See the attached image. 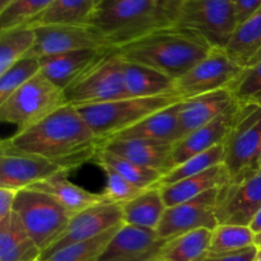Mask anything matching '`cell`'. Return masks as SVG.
<instances>
[{
    "label": "cell",
    "instance_id": "cell-38",
    "mask_svg": "<svg viewBox=\"0 0 261 261\" xmlns=\"http://www.w3.org/2000/svg\"><path fill=\"white\" fill-rule=\"evenodd\" d=\"M229 89L237 102L249 103L250 99L261 92V61L244 68L239 78L231 84Z\"/></svg>",
    "mask_w": 261,
    "mask_h": 261
},
{
    "label": "cell",
    "instance_id": "cell-25",
    "mask_svg": "<svg viewBox=\"0 0 261 261\" xmlns=\"http://www.w3.org/2000/svg\"><path fill=\"white\" fill-rule=\"evenodd\" d=\"M124 63V75L130 97H158L176 93V79L149 66Z\"/></svg>",
    "mask_w": 261,
    "mask_h": 261
},
{
    "label": "cell",
    "instance_id": "cell-41",
    "mask_svg": "<svg viewBox=\"0 0 261 261\" xmlns=\"http://www.w3.org/2000/svg\"><path fill=\"white\" fill-rule=\"evenodd\" d=\"M17 193L12 189L0 188V223L12 216Z\"/></svg>",
    "mask_w": 261,
    "mask_h": 261
},
{
    "label": "cell",
    "instance_id": "cell-1",
    "mask_svg": "<svg viewBox=\"0 0 261 261\" xmlns=\"http://www.w3.org/2000/svg\"><path fill=\"white\" fill-rule=\"evenodd\" d=\"M4 142L13 149L45 158L68 171L96 160L102 145L76 107L68 103Z\"/></svg>",
    "mask_w": 261,
    "mask_h": 261
},
{
    "label": "cell",
    "instance_id": "cell-8",
    "mask_svg": "<svg viewBox=\"0 0 261 261\" xmlns=\"http://www.w3.org/2000/svg\"><path fill=\"white\" fill-rule=\"evenodd\" d=\"M64 92L66 103L74 107L129 98L130 94L125 83L124 63L119 56L110 51V55L102 63Z\"/></svg>",
    "mask_w": 261,
    "mask_h": 261
},
{
    "label": "cell",
    "instance_id": "cell-50",
    "mask_svg": "<svg viewBox=\"0 0 261 261\" xmlns=\"http://www.w3.org/2000/svg\"><path fill=\"white\" fill-rule=\"evenodd\" d=\"M259 167L261 168V154H260V162H259Z\"/></svg>",
    "mask_w": 261,
    "mask_h": 261
},
{
    "label": "cell",
    "instance_id": "cell-18",
    "mask_svg": "<svg viewBox=\"0 0 261 261\" xmlns=\"http://www.w3.org/2000/svg\"><path fill=\"white\" fill-rule=\"evenodd\" d=\"M241 107L242 103L236 101L221 116L176 142L172 150L173 167L181 165L194 155L223 144L239 117Z\"/></svg>",
    "mask_w": 261,
    "mask_h": 261
},
{
    "label": "cell",
    "instance_id": "cell-20",
    "mask_svg": "<svg viewBox=\"0 0 261 261\" xmlns=\"http://www.w3.org/2000/svg\"><path fill=\"white\" fill-rule=\"evenodd\" d=\"M175 143L147 139L103 140L101 149L129 160L144 167L168 173L173 168L172 150Z\"/></svg>",
    "mask_w": 261,
    "mask_h": 261
},
{
    "label": "cell",
    "instance_id": "cell-30",
    "mask_svg": "<svg viewBox=\"0 0 261 261\" xmlns=\"http://www.w3.org/2000/svg\"><path fill=\"white\" fill-rule=\"evenodd\" d=\"M36 33L32 27L0 30V74L32 51Z\"/></svg>",
    "mask_w": 261,
    "mask_h": 261
},
{
    "label": "cell",
    "instance_id": "cell-10",
    "mask_svg": "<svg viewBox=\"0 0 261 261\" xmlns=\"http://www.w3.org/2000/svg\"><path fill=\"white\" fill-rule=\"evenodd\" d=\"M261 208V168L229 178L219 189L218 224L247 226Z\"/></svg>",
    "mask_w": 261,
    "mask_h": 261
},
{
    "label": "cell",
    "instance_id": "cell-2",
    "mask_svg": "<svg viewBox=\"0 0 261 261\" xmlns=\"http://www.w3.org/2000/svg\"><path fill=\"white\" fill-rule=\"evenodd\" d=\"M211 50L198 33L173 24L111 48V53L126 63L149 66L177 81Z\"/></svg>",
    "mask_w": 261,
    "mask_h": 261
},
{
    "label": "cell",
    "instance_id": "cell-11",
    "mask_svg": "<svg viewBox=\"0 0 261 261\" xmlns=\"http://www.w3.org/2000/svg\"><path fill=\"white\" fill-rule=\"evenodd\" d=\"M242 70L244 68L234 63L226 51L212 48L203 60L176 81V93L188 99L229 88Z\"/></svg>",
    "mask_w": 261,
    "mask_h": 261
},
{
    "label": "cell",
    "instance_id": "cell-47",
    "mask_svg": "<svg viewBox=\"0 0 261 261\" xmlns=\"http://www.w3.org/2000/svg\"><path fill=\"white\" fill-rule=\"evenodd\" d=\"M254 261H261V249H257V254L256 256H255Z\"/></svg>",
    "mask_w": 261,
    "mask_h": 261
},
{
    "label": "cell",
    "instance_id": "cell-32",
    "mask_svg": "<svg viewBox=\"0 0 261 261\" xmlns=\"http://www.w3.org/2000/svg\"><path fill=\"white\" fill-rule=\"evenodd\" d=\"M255 246V233L247 226L218 224L212 231L208 255H226Z\"/></svg>",
    "mask_w": 261,
    "mask_h": 261
},
{
    "label": "cell",
    "instance_id": "cell-36",
    "mask_svg": "<svg viewBox=\"0 0 261 261\" xmlns=\"http://www.w3.org/2000/svg\"><path fill=\"white\" fill-rule=\"evenodd\" d=\"M54 0H12L0 10V30L27 25Z\"/></svg>",
    "mask_w": 261,
    "mask_h": 261
},
{
    "label": "cell",
    "instance_id": "cell-46",
    "mask_svg": "<svg viewBox=\"0 0 261 261\" xmlns=\"http://www.w3.org/2000/svg\"><path fill=\"white\" fill-rule=\"evenodd\" d=\"M10 2H12V0H0V10L4 9V8L7 7Z\"/></svg>",
    "mask_w": 261,
    "mask_h": 261
},
{
    "label": "cell",
    "instance_id": "cell-37",
    "mask_svg": "<svg viewBox=\"0 0 261 261\" xmlns=\"http://www.w3.org/2000/svg\"><path fill=\"white\" fill-rule=\"evenodd\" d=\"M98 165L105 171V175H106V188H105V191L102 194L110 201H114V203L122 205V204L133 200L138 195H140L143 191L147 190V189L139 188V186L130 182L127 178L120 175L116 170H114L110 166L103 165V163H98Z\"/></svg>",
    "mask_w": 261,
    "mask_h": 261
},
{
    "label": "cell",
    "instance_id": "cell-5",
    "mask_svg": "<svg viewBox=\"0 0 261 261\" xmlns=\"http://www.w3.org/2000/svg\"><path fill=\"white\" fill-rule=\"evenodd\" d=\"M65 105V92L40 73L0 103V120L14 125L19 133Z\"/></svg>",
    "mask_w": 261,
    "mask_h": 261
},
{
    "label": "cell",
    "instance_id": "cell-6",
    "mask_svg": "<svg viewBox=\"0 0 261 261\" xmlns=\"http://www.w3.org/2000/svg\"><path fill=\"white\" fill-rule=\"evenodd\" d=\"M13 212L42 252L63 236L73 217L53 196L32 189L18 191Z\"/></svg>",
    "mask_w": 261,
    "mask_h": 261
},
{
    "label": "cell",
    "instance_id": "cell-48",
    "mask_svg": "<svg viewBox=\"0 0 261 261\" xmlns=\"http://www.w3.org/2000/svg\"><path fill=\"white\" fill-rule=\"evenodd\" d=\"M94 3H96V7H98V5L102 3V0H94Z\"/></svg>",
    "mask_w": 261,
    "mask_h": 261
},
{
    "label": "cell",
    "instance_id": "cell-13",
    "mask_svg": "<svg viewBox=\"0 0 261 261\" xmlns=\"http://www.w3.org/2000/svg\"><path fill=\"white\" fill-rule=\"evenodd\" d=\"M122 223L124 217L120 204L114 201H103L89 206L71 217L70 223L63 236L50 249L42 252L40 261L47 259L48 256L69 245L96 239Z\"/></svg>",
    "mask_w": 261,
    "mask_h": 261
},
{
    "label": "cell",
    "instance_id": "cell-24",
    "mask_svg": "<svg viewBox=\"0 0 261 261\" xmlns=\"http://www.w3.org/2000/svg\"><path fill=\"white\" fill-rule=\"evenodd\" d=\"M41 255V249L13 212L0 223V261H40Z\"/></svg>",
    "mask_w": 261,
    "mask_h": 261
},
{
    "label": "cell",
    "instance_id": "cell-42",
    "mask_svg": "<svg viewBox=\"0 0 261 261\" xmlns=\"http://www.w3.org/2000/svg\"><path fill=\"white\" fill-rule=\"evenodd\" d=\"M250 228H251V231L254 232L255 234L261 232V208H260V211L257 212L256 216L254 217V219H252L251 223H250Z\"/></svg>",
    "mask_w": 261,
    "mask_h": 261
},
{
    "label": "cell",
    "instance_id": "cell-45",
    "mask_svg": "<svg viewBox=\"0 0 261 261\" xmlns=\"http://www.w3.org/2000/svg\"><path fill=\"white\" fill-rule=\"evenodd\" d=\"M255 246H256L257 249H261V232L255 234Z\"/></svg>",
    "mask_w": 261,
    "mask_h": 261
},
{
    "label": "cell",
    "instance_id": "cell-33",
    "mask_svg": "<svg viewBox=\"0 0 261 261\" xmlns=\"http://www.w3.org/2000/svg\"><path fill=\"white\" fill-rule=\"evenodd\" d=\"M224 162V145L219 144L217 147L212 148V149L206 150V152L196 154L194 157L189 158L185 162L181 165L176 166L168 173H166L161 180L160 186L171 185L173 182L184 180L190 176L198 175V173L204 172V171L209 170V168L214 167V166L222 165Z\"/></svg>",
    "mask_w": 261,
    "mask_h": 261
},
{
    "label": "cell",
    "instance_id": "cell-39",
    "mask_svg": "<svg viewBox=\"0 0 261 261\" xmlns=\"http://www.w3.org/2000/svg\"><path fill=\"white\" fill-rule=\"evenodd\" d=\"M261 9V0H234L237 23H242Z\"/></svg>",
    "mask_w": 261,
    "mask_h": 261
},
{
    "label": "cell",
    "instance_id": "cell-28",
    "mask_svg": "<svg viewBox=\"0 0 261 261\" xmlns=\"http://www.w3.org/2000/svg\"><path fill=\"white\" fill-rule=\"evenodd\" d=\"M261 48V9L242 23H239L227 43V55L246 68L251 59Z\"/></svg>",
    "mask_w": 261,
    "mask_h": 261
},
{
    "label": "cell",
    "instance_id": "cell-49",
    "mask_svg": "<svg viewBox=\"0 0 261 261\" xmlns=\"http://www.w3.org/2000/svg\"><path fill=\"white\" fill-rule=\"evenodd\" d=\"M176 2H177V3H180V4H182V3L185 2V0H176Z\"/></svg>",
    "mask_w": 261,
    "mask_h": 261
},
{
    "label": "cell",
    "instance_id": "cell-44",
    "mask_svg": "<svg viewBox=\"0 0 261 261\" xmlns=\"http://www.w3.org/2000/svg\"><path fill=\"white\" fill-rule=\"evenodd\" d=\"M246 105H255V106L261 107V92L259 94H256L255 97H252V98L249 101V103Z\"/></svg>",
    "mask_w": 261,
    "mask_h": 261
},
{
    "label": "cell",
    "instance_id": "cell-29",
    "mask_svg": "<svg viewBox=\"0 0 261 261\" xmlns=\"http://www.w3.org/2000/svg\"><path fill=\"white\" fill-rule=\"evenodd\" d=\"M211 229H196L166 242L158 261H203L211 246Z\"/></svg>",
    "mask_w": 261,
    "mask_h": 261
},
{
    "label": "cell",
    "instance_id": "cell-35",
    "mask_svg": "<svg viewBox=\"0 0 261 261\" xmlns=\"http://www.w3.org/2000/svg\"><path fill=\"white\" fill-rule=\"evenodd\" d=\"M122 224L105 232L103 234H101V236L96 237L93 240L69 245V246L59 250L55 254H53L47 259L42 261H98L99 256L103 252L105 247L111 241L114 234L116 233L117 229Z\"/></svg>",
    "mask_w": 261,
    "mask_h": 261
},
{
    "label": "cell",
    "instance_id": "cell-19",
    "mask_svg": "<svg viewBox=\"0 0 261 261\" xmlns=\"http://www.w3.org/2000/svg\"><path fill=\"white\" fill-rule=\"evenodd\" d=\"M234 102L236 98L229 88L184 99L178 114V140L221 116Z\"/></svg>",
    "mask_w": 261,
    "mask_h": 261
},
{
    "label": "cell",
    "instance_id": "cell-34",
    "mask_svg": "<svg viewBox=\"0 0 261 261\" xmlns=\"http://www.w3.org/2000/svg\"><path fill=\"white\" fill-rule=\"evenodd\" d=\"M40 73V58L31 51L0 74V103Z\"/></svg>",
    "mask_w": 261,
    "mask_h": 261
},
{
    "label": "cell",
    "instance_id": "cell-43",
    "mask_svg": "<svg viewBox=\"0 0 261 261\" xmlns=\"http://www.w3.org/2000/svg\"><path fill=\"white\" fill-rule=\"evenodd\" d=\"M119 2H121V0H102L101 4L97 7V9H106V8L111 7V5L116 4V3H119Z\"/></svg>",
    "mask_w": 261,
    "mask_h": 261
},
{
    "label": "cell",
    "instance_id": "cell-31",
    "mask_svg": "<svg viewBox=\"0 0 261 261\" xmlns=\"http://www.w3.org/2000/svg\"><path fill=\"white\" fill-rule=\"evenodd\" d=\"M96 161L97 163H103V165L110 166L114 170H116L120 175L127 178L130 182L143 189L158 186L162 177L165 176V172H162V171L144 167V166H140L116 154H112L105 149H99Z\"/></svg>",
    "mask_w": 261,
    "mask_h": 261
},
{
    "label": "cell",
    "instance_id": "cell-3",
    "mask_svg": "<svg viewBox=\"0 0 261 261\" xmlns=\"http://www.w3.org/2000/svg\"><path fill=\"white\" fill-rule=\"evenodd\" d=\"M180 8L176 0H121L106 9H96L87 24L111 50L177 24Z\"/></svg>",
    "mask_w": 261,
    "mask_h": 261
},
{
    "label": "cell",
    "instance_id": "cell-12",
    "mask_svg": "<svg viewBox=\"0 0 261 261\" xmlns=\"http://www.w3.org/2000/svg\"><path fill=\"white\" fill-rule=\"evenodd\" d=\"M219 189H213L190 200L166 208L157 228L158 236L168 241L196 229L213 231L218 226L217 205Z\"/></svg>",
    "mask_w": 261,
    "mask_h": 261
},
{
    "label": "cell",
    "instance_id": "cell-14",
    "mask_svg": "<svg viewBox=\"0 0 261 261\" xmlns=\"http://www.w3.org/2000/svg\"><path fill=\"white\" fill-rule=\"evenodd\" d=\"M63 168L55 163L0 144V188L19 191L51 177Z\"/></svg>",
    "mask_w": 261,
    "mask_h": 261
},
{
    "label": "cell",
    "instance_id": "cell-26",
    "mask_svg": "<svg viewBox=\"0 0 261 261\" xmlns=\"http://www.w3.org/2000/svg\"><path fill=\"white\" fill-rule=\"evenodd\" d=\"M121 208L124 224L157 231L167 206L163 201L161 189L153 186L133 200L122 204Z\"/></svg>",
    "mask_w": 261,
    "mask_h": 261
},
{
    "label": "cell",
    "instance_id": "cell-22",
    "mask_svg": "<svg viewBox=\"0 0 261 261\" xmlns=\"http://www.w3.org/2000/svg\"><path fill=\"white\" fill-rule=\"evenodd\" d=\"M229 178L231 177H229L228 171L224 163H222V165L214 166L204 172L186 177L171 185L160 186V189L163 201L168 208V206L177 205L184 201L196 198L209 190L222 188L228 182Z\"/></svg>",
    "mask_w": 261,
    "mask_h": 261
},
{
    "label": "cell",
    "instance_id": "cell-16",
    "mask_svg": "<svg viewBox=\"0 0 261 261\" xmlns=\"http://www.w3.org/2000/svg\"><path fill=\"white\" fill-rule=\"evenodd\" d=\"M36 41L32 53L38 58L60 55L84 48H107L88 24L33 27Z\"/></svg>",
    "mask_w": 261,
    "mask_h": 261
},
{
    "label": "cell",
    "instance_id": "cell-27",
    "mask_svg": "<svg viewBox=\"0 0 261 261\" xmlns=\"http://www.w3.org/2000/svg\"><path fill=\"white\" fill-rule=\"evenodd\" d=\"M94 0H54L25 27L40 25H83L96 12Z\"/></svg>",
    "mask_w": 261,
    "mask_h": 261
},
{
    "label": "cell",
    "instance_id": "cell-21",
    "mask_svg": "<svg viewBox=\"0 0 261 261\" xmlns=\"http://www.w3.org/2000/svg\"><path fill=\"white\" fill-rule=\"evenodd\" d=\"M69 172L70 171L68 170L59 171L51 177L41 182L33 184L28 189L48 194L56 201H59L71 216L96 204L110 201L102 193H92L71 182L69 180Z\"/></svg>",
    "mask_w": 261,
    "mask_h": 261
},
{
    "label": "cell",
    "instance_id": "cell-4",
    "mask_svg": "<svg viewBox=\"0 0 261 261\" xmlns=\"http://www.w3.org/2000/svg\"><path fill=\"white\" fill-rule=\"evenodd\" d=\"M184 101L177 93L158 97H129L106 103L76 107L96 137L103 140L134 126L145 117Z\"/></svg>",
    "mask_w": 261,
    "mask_h": 261
},
{
    "label": "cell",
    "instance_id": "cell-23",
    "mask_svg": "<svg viewBox=\"0 0 261 261\" xmlns=\"http://www.w3.org/2000/svg\"><path fill=\"white\" fill-rule=\"evenodd\" d=\"M181 102L145 117L134 126L109 139H147L176 143L178 140V114Z\"/></svg>",
    "mask_w": 261,
    "mask_h": 261
},
{
    "label": "cell",
    "instance_id": "cell-9",
    "mask_svg": "<svg viewBox=\"0 0 261 261\" xmlns=\"http://www.w3.org/2000/svg\"><path fill=\"white\" fill-rule=\"evenodd\" d=\"M223 145V163L231 178L260 168L261 107L242 105L239 117Z\"/></svg>",
    "mask_w": 261,
    "mask_h": 261
},
{
    "label": "cell",
    "instance_id": "cell-17",
    "mask_svg": "<svg viewBox=\"0 0 261 261\" xmlns=\"http://www.w3.org/2000/svg\"><path fill=\"white\" fill-rule=\"evenodd\" d=\"M110 48H84L40 58L41 74L63 91L83 78L110 55Z\"/></svg>",
    "mask_w": 261,
    "mask_h": 261
},
{
    "label": "cell",
    "instance_id": "cell-7",
    "mask_svg": "<svg viewBox=\"0 0 261 261\" xmlns=\"http://www.w3.org/2000/svg\"><path fill=\"white\" fill-rule=\"evenodd\" d=\"M177 24L198 33L212 48L224 50L237 27L233 0H185Z\"/></svg>",
    "mask_w": 261,
    "mask_h": 261
},
{
    "label": "cell",
    "instance_id": "cell-15",
    "mask_svg": "<svg viewBox=\"0 0 261 261\" xmlns=\"http://www.w3.org/2000/svg\"><path fill=\"white\" fill-rule=\"evenodd\" d=\"M166 242L155 229L122 224L98 261H158Z\"/></svg>",
    "mask_w": 261,
    "mask_h": 261
},
{
    "label": "cell",
    "instance_id": "cell-51",
    "mask_svg": "<svg viewBox=\"0 0 261 261\" xmlns=\"http://www.w3.org/2000/svg\"><path fill=\"white\" fill-rule=\"evenodd\" d=\"M233 2H234V0H233Z\"/></svg>",
    "mask_w": 261,
    "mask_h": 261
},
{
    "label": "cell",
    "instance_id": "cell-40",
    "mask_svg": "<svg viewBox=\"0 0 261 261\" xmlns=\"http://www.w3.org/2000/svg\"><path fill=\"white\" fill-rule=\"evenodd\" d=\"M257 254V247L252 246L242 251L226 255H208L203 261H254Z\"/></svg>",
    "mask_w": 261,
    "mask_h": 261
}]
</instances>
